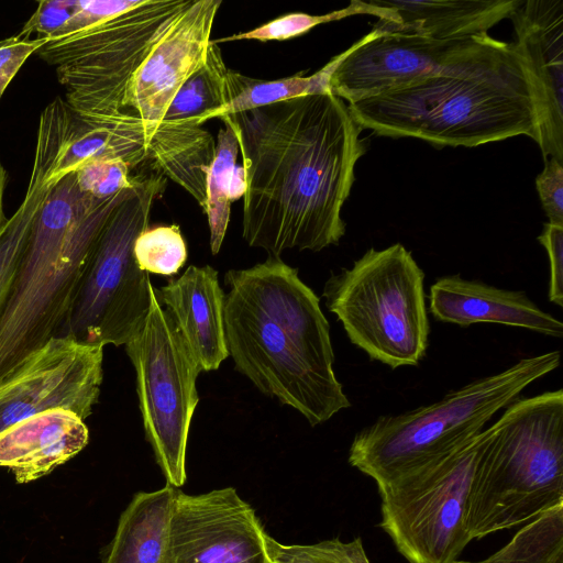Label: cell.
Instances as JSON below:
<instances>
[{
	"instance_id": "cell-12",
	"label": "cell",
	"mask_w": 563,
	"mask_h": 563,
	"mask_svg": "<svg viewBox=\"0 0 563 563\" xmlns=\"http://www.w3.org/2000/svg\"><path fill=\"white\" fill-rule=\"evenodd\" d=\"M497 42L488 34L440 40L372 30L347 48L330 89L335 97L353 102L445 73Z\"/></svg>"
},
{
	"instance_id": "cell-24",
	"label": "cell",
	"mask_w": 563,
	"mask_h": 563,
	"mask_svg": "<svg viewBox=\"0 0 563 563\" xmlns=\"http://www.w3.org/2000/svg\"><path fill=\"white\" fill-rule=\"evenodd\" d=\"M228 70L221 48L210 40L203 64L178 89L163 121L192 120L201 126L207 115L229 101Z\"/></svg>"
},
{
	"instance_id": "cell-9",
	"label": "cell",
	"mask_w": 563,
	"mask_h": 563,
	"mask_svg": "<svg viewBox=\"0 0 563 563\" xmlns=\"http://www.w3.org/2000/svg\"><path fill=\"white\" fill-rule=\"evenodd\" d=\"M194 0H143L81 32L49 40L36 54L56 67L66 102L99 114L126 112L128 85L155 41Z\"/></svg>"
},
{
	"instance_id": "cell-28",
	"label": "cell",
	"mask_w": 563,
	"mask_h": 563,
	"mask_svg": "<svg viewBox=\"0 0 563 563\" xmlns=\"http://www.w3.org/2000/svg\"><path fill=\"white\" fill-rule=\"evenodd\" d=\"M355 14H372L378 18V20H389L393 16V12L389 9L376 4L374 1L353 0L346 8L327 14L290 13L254 30L213 40V42L219 45L220 43L238 40H257L260 42L283 41L305 34L319 24L342 20Z\"/></svg>"
},
{
	"instance_id": "cell-15",
	"label": "cell",
	"mask_w": 563,
	"mask_h": 563,
	"mask_svg": "<svg viewBox=\"0 0 563 563\" xmlns=\"http://www.w3.org/2000/svg\"><path fill=\"white\" fill-rule=\"evenodd\" d=\"M103 347L51 339L0 386V432L40 412L64 409L87 419L99 400Z\"/></svg>"
},
{
	"instance_id": "cell-19",
	"label": "cell",
	"mask_w": 563,
	"mask_h": 563,
	"mask_svg": "<svg viewBox=\"0 0 563 563\" xmlns=\"http://www.w3.org/2000/svg\"><path fill=\"white\" fill-rule=\"evenodd\" d=\"M201 372L216 371L229 356L223 325L224 292L210 265H190L178 278L155 288Z\"/></svg>"
},
{
	"instance_id": "cell-11",
	"label": "cell",
	"mask_w": 563,
	"mask_h": 563,
	"mask_svg": "<svg viewBox=\"0 0 563 563\" xmlns=\"http://www.w3.org/2000/svg\"><path fill=\"white\" fill-rule=\"evenodd\" d=\"M148 313L125 344L134 367L136 394L146 441L167 484L186 482V451L194 412L199 366L151 284Z\"/></svg>"
},
{
	"instance_id": "cell-14",
	"label": "cell",
	"mask_w": 563,
	"mask_h": 563,
	"mask_svg": "<svg viewBox=\"0 0 563 563\" xmlns=\"http://www.w3.org/2000/svg\"><path fill=\"white\" fill-rule=\"evenodd\" d=\"M268 534L233 487L188 495L177 488L166 563H272Z\"/></svg>"
},
{
	"instance_id": "cell-6",
	"label": "cell",
	"mask_w": 563,
	"mask_h": 563,
	"mask_svg": "<svg viewBox=\"0 0 563 563\" xmlns=\"http://www.w3.org/2000/svg\"><path fill=\"white\" fill-rule=\"evenodd\" d=\"M561 352L520 358L440 400L378 417L353 438L347 461L378 487L431 464L484 430L529 385L559 367Z\"/></svg>"
},
{
	"instance_id": "cell-20",
	"label": "cell",
	"mask_w": 563,
	"mask_h": 563,
	"mask_svg": "<svg viewBox=\"0 0 563 563\" xmlns=\"http://www.w3.org/2000/svg\"><path fill=\"white\" fill-rule=\"evenodd\" d=\"M89 430L76 413L53 409L22 419L0 432V466L20 484L41 478L78 454Z\"/></svg>"
},
{
	"instance_id": "cell-17",
	"label": "cell",
	"mask_w": 563,
	"mask_h": 563,
	"mask_svg": "<svg viewBox=\"0 0 563 563\" xmlns=\"http://www.w3.org/2000/svg\"><path fill=\"white\" fill-rule=\"evenodd\" d=\"M529 76L544 161L563 163V1L528 0L511 14Z\"/></svg>"
},
{
	"instance_id": "cell-29",
	"label": "cell",
	"mask_w": 563,
	"mask_h": 563,
	"mask_svg": "<svg viewBox=\"0 0 563 563\" xmlns=\"http://www.w3.org/2000/svg\"><path fill=\"white\" fill-rule=\"evenodd\" d=\"M134 260L141 271L173 276L187 261V246L177 224L147 228L136 238Z\"/></svg>"
},
{
	"instance_id": "cell-23",
	"label": "cell",
	"mask_w": 563,
	"mask_h": 563,
	"mask_svg": "<svg viewBox=\"0 0 563 563\" xmlns=\"http://www.w3.org/2000/svg\"><path fill=\"white\" fill-rule=\"evenodd\" d=\"M346 54L347 49L333 57L311 76H302L301 71L291 77L265 81L229 69L227 74L229 101L207 115L205 123L213 118L221 119L297 97L330 93L331 77Z\"/></svg>"
},
{
	"instance_id": "cell-36",
	"label": "cell",
	"mask_w": 563,
	"mask_h": 563,
	"mask_svg": "<svg viewBox=\"0 0 563 563\" xmlns=\"http://www.w3.org/2000/svg\"><path fill=\"white\" fill-rule=\"evenodd\" d=\"M538 241L549 256V300L563 307V227L545 223Z\"/></svg>"
},
{
	"instance_id": "cell-8",
	"label": "cell",
	"mask_w": 563,
	"mask_h": 563,
	"mask_svg": "<svg viewBox=\"0 0 563 563\" xmlns=\"http://www.w3.org/2000/svg\"><path fill=\"white\" fill-rule=\"evenodd\" d=\"M166 177L139 178L112 210L89 255L60 336L91 346L125 345L151 305L148 273L134 260L136 238L148 228L155 198Z\"/></svg>"
},
{
	"instance_id": "cell-27",
	"label": "cell",
	"mask_w": 563,
	"mask_h": 563,
	"mask_svg": "<svg viewBox=\"0 0 563 563\" xmlns=\"http://www.w3.org/2000/svg\"><path fill=\"white\" fill-rule=\"evenodd\" d=\"M48 190L29 181L23 201L0 234V312L14 283L32 223Z\"/></svg>"
},
{
	"instance_id": "cell-3",
	"label": "cell",
	"mask_w": 563,
	"mask_h": 563,
	"mask_svg": "<svg viewBox=\"0 0 563 563\" xmlns=\"http://www.w3.org/2000/svg\"><path fill=\"white\" fill-rule=\"evenodd\" d=\"M346 107L361 129L380 136L453 147L518 135L538 142L531 85L514 43L498 41L445 73Z\"/></svg>"
},
{
	"instance_id": "cell-16",
	"label": "cell",
	"mask_w": 563,
	"mask_h": 563,
	"mask_svg": "<svg viewBox=\"0 0 563 563\" xmlns=\"http://www.w3.org/2000/svg\"><path fill=\"white\" fill-rule=\"evenodd\" d=\"M221 0H197L155 41L133 74L125 93L126 112L158 126L181 85L206 57Z\"/></svg>"
},
{
	"instance_id": "cell-5",
	"label": "cell",
	"mask_w": 563,
	"mask_h": 563,
	"mask_svg": "<svg viewBox=\"0 0 563 563\" xmlns=\"http://www.w3.org/2000/svg\"><path fill=\"white\" fill-rule=\"evenodd\" d=\"M489 429L466 510L470 540L512 529L563 503V390L517 398Z\"/></svg>"
},
{
	"instance_id": "cell-13",
	"label": "cell",
	"mask_w": 563,
	"mask_h": 563,
	"mask_svg": "<svg viewBox=\"0 0 563 563\" xmlns=\"http://www.w3.org/2000/svg\"><path fill=\"white\" fill-rule=\"evenodd\" d=\"M158 126L131 112L80 111L56 97L40 115L32 170L51 189L68 173L98 159L120 158L136 168L151 162L150 143Z\"/></svg>"
},
{
	"instance_id": "cell-32",
	"label": "cell",
	"mask_w": 563,
	"mask_h": 563,
	"mask_svg": "<svg viewBox=\"0 0 563 563\" xmlns=\"http://www.w3.org/2000/svg\"><path fill=\"white\" fill-rule=\"evenodd\" d=\"M78 9L79 0L38 1L34 13L15 35L21 38H30L32 34L37 38H56Z\"/></svg>"
},
{
	"instance_id": "cell-26",
	"label": "cell",
	"mask_w": 563,
	"mask_h": 563,
	"mask_svg": "<svg viewBox=\"0 0 563 563\" xmlns=\"http://www.w3.org/2000/svg\"><path fill=\"white\" fill-rule=\"evenodd\" d=\"M221 120L224 129L217 136L216 155L207 176L203 209L208 218L213 255L221 249L230 220V185L239 153V142L232 125L227 117Z\"/></svg>"
},
{
	"instance_id": "cell-38",
	"label": "cell",
	"mask_w": 563,
	"mask_h": 563,
	"mask_svg": "<svg viewBox=\"0 0 563 563\" xmlns=\"http://www.w3.org/2000/svg\"><path fill=\"white\" fill-rule=\"evenodd\" d=\"M8 181V173L0 162V234L5 229L9 219L4 214L3 210V194Z\"/></svg>"
},
{
	"instance_id": "cell-30",
	"label": "cell",
	"mask_w": 563,
	"mask_h": 563,
	"mask_svg": "<svg viewBox=\"0 0 563 563\" xmlns=\"http://www.w3.org/2000/svg\"><path fill=\"white\" fill-rule=\"evenodd\" d=\"M272 563H371L360 537L349 542L339 538L313 544H282L268 536Z\"/></svg>"
},
{
	"instance_id": "cell-10",
	"label": "cell",
	"mask_w": 563,
	"mask_h": 563,
	"mask_svg": "<svg viewBox=\"0 0 563 563\" xmlns=\"http://www.w3.org/2000/svg\"><path fill=\"white\" fill-rule=\"evenodd\" d=\"M489 427L442 459L382 487L380 528L409 563H456L471 542L466 510Z\"/></svg>"
},
{
	"instance_id": "cell-37",
	"label": "cell",
	"mask_w": 563,
	"mask_h": 563,
	"mask_svg": "<svg viewBox=\"0 0 563 563\" xmlns=\"http://www.w3.org/2000/svg\"><path fill=\"white\" fill-rule=\"evenodd\" d=\"M246 191L245 173L243 166H235L231 185H230V199L231 201L238 200L244 196Z\"/></svg>"
},
{
	"instance_id": "cell-1",
	"label": "cell",
	"mask_w": 563,
	"mask_h": 563,
	"mask_svg": "<svg viewBox=\"0 0 563 563\" xmlns=\"http://www.w3.org/2000/svg\"><path fill=\"white\" fill-rule=\"evenodd\" d=\"M245 173L242 235L269 256L318 252L345 233L341 211L365 152L334 95L297 97L227 115Z\"/></svg>"
},
{
	"instance_id": "cell-25",
	"label": "cell",
	"mask_w": 563,
	"mask_h": 563,
	"mask_svg": "<svg viewBox=\"0 0 563 563\" xmlns=\"http://www.w3.org/2000/svg\"><path fill=\"white\" fill-rule=\"evenodd\" d=\"M456 563H563V503L526 522L488 558Z\"/></svg>"
},
{
	"instance_id": "cell-18",
	"label": "cell",
	"mask_w": 563,
	"mask_h": 563,
	"mask_svg": "<svg viewBox=\"0 0 563 563\" xmlns=\"http://www.w3.org/2000/svg\"><path fill=\"white\" fill-rule=\"evenodd\" d=\"M429 309L434 319L461 327L499 323L563 338V323L542 310L526 291L498 288L460 274L440 277L432 284Z\"/></svg>"
},
{
	"instance_id": "cell-2",
	"label": "cell",
	"mask_w": 563,
	"mask_h": 563,
	"mask_svg": "<svg viewBox=\"0 0 563 563\" xmlns=\"http://www.w3.org/2000/svg\"><path fill=\"white\" fill-rule=\"evenodd\" d=\"M225 344L235 369L316 427L352 406L336 378L316 292L280 256L224 276Z\"/></svg>"
},
{
	"instance_id": "cell-4",
	"label": "cell",
	"mask_w": 563,
	"mask_h": 563,
	"mask_svg": "<svg viewBox=\"0 0 563 563\" xmlns=\"http://www.w3.org/2000/svg\"><path fill=\"white\" fill-rule=\"evenodd\" d=\"M133 188L96 200L80 190L71 172L48 190L0 312V386L62 335L95 242Z\"/></svg>"
},
{
	"instance_id": "cell-7",
	"label": "cell",
	"mask_w": 563,
	"mask_h": 563,
	"mask_svg": "<svg viewBox=\"0 0 563 563\" xmlns=\"http://www.w3.org/2000/svg\"><path fill=\"white\" fill-rule=\"evenodd\" d=\"M322 296L352 344L395 369L426 356L430 322L424 273L400 243L369 249L331 274Z\"/></svg>"
},
{
	"instance_id": "cell-21",
	"label": "cell",
	"mask_w": 563,
	"mask_h": 563,
	"mask_svg": "<svg viewBox=\"0 0 563 563\" xmlns=\"http://www.w3.org/2000/svg\"><path fill=\"white\" fill-rule=\"evenodd\" d=\"M393 12L378 20L374 31L407 33L446 40L488 34V30L511 14L523 0H374Z\"/></svg>"
},
{
	"instance_id": "cell-33",
	"label": "cell",
	"mask_w": 563,
	"mask_h": 563,
	"mask_svg": "<svg viewBox=\"0 0 563 563\" xmlns=\"http://www.w3.org/2000/svg\"><path fill=\"white\" fill-rule=\"evenodd\" d=\"M142 2L143 0H79V9L56 38L81 32L131 10Z\"/></svg>"
},
{
	"instance_id": "cell-34",
	"label": "cell",
	"mask_w": 563,
	"mask_h": 563,
	"mask_svg": "<svg viewBox=\"0 0 563 563\" xmlns=\"http://www.w3.org/2000/svg\"><path fill=\"white\" fill-rule=\"evenodd\" d=\"M536 187L549 223L563 227V163L555 158L544 161Z\"/></svg>"
},
{
	"instance_id": "cell-22",
	"label": "cell",
	"mask_w": 563,
	"mask_h": 563,
	"mask_svg": "<svg viewBox=\"0 0 563 563\" xmlns=\"http://www.w3.org/2000/svg\"><path fill=\"white\" fill-rule=\"evenodd\" d=\"M176 490L166 484L154 492L136 493L120 516L102 563H166Z\"/></svg>"
},
{
	"instance_id": "cell-35",
	"label": "cell",
	"mask_w": 563,
	"mask_h": 563,
	"mask_svg": "<svg viewBox=\"0 0 563 563\" xmlns=\"http://www.w3.org/2000/svg\"><path fill=\"white\" fill-rule=\"evenodd\" d=\"M48 41L44 37L21 38L18 35L0 40V99L30 55Z\"/></svg>"
},
{
	"instance_id": "cell-31",
	"label": "cell",
	"mask_w": 563,
	"mask_h": 563,
	"mask_svg": "<svg viewBox=\"0 0 563 563\" xmlns=\"http://www.w3.org/2000/svg\"><path fill=\"white\" fill-rule=\"evenodd\" d=\"M129 165L120 158L98 159L76 172L80 190L96 199H107L133 188L139 177L130 176Z\"/></svg>"
}]
</instances>
